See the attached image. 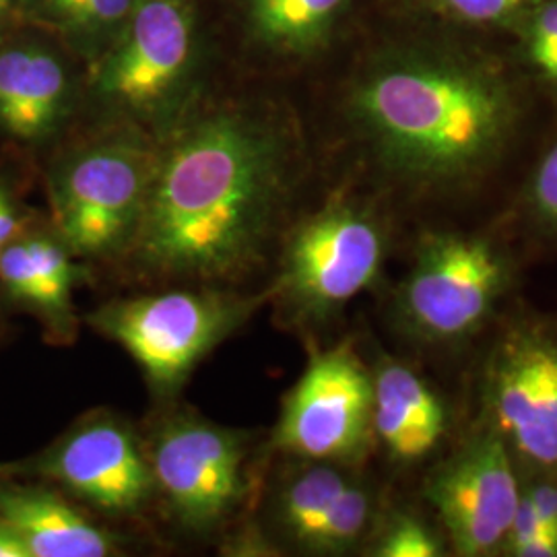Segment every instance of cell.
<instances>
[{
	"instance_id": "6da1fadb",
	"label": "cell",
	"mask_w": 557,
	"mask_h": 557,
	"mask_svg": "<svg viewBox=\"0 0 557 557\" xmlns=\"http://www.w3.org/2000/svg\"><path fill=\"white\" fill-rule=\"evenodd\" d=\"M289 122L223 106L160 149L139 230L119 264L158 285L236 287L277 252L298 184Z\"/></svg>"
},
{
	"instance_id": "7a4b0ae2",
	"label": "cell",
	"mask_w": 557,
	"mask_h": 557,
	"mask_svg": "<svg viewBox=\"0 0 557 557\" xmlns=\"http://www.w3.org/2000/svg\"><path fill=\"white\" fill-rule=\"evenodd\" d=\"M524 96L498 60L442 44H405L368 60L345 116L380 176L418 202H458L515 149Z\"/></svg>"
},
{
	"instance_id": "3957f363",
	"label": "cell",
	"mask_w": 557,
	"mask_h": 557,
	"mask_svg": "<svg viewBox=\"0 0 557 557\" xmlns=\"http://www.w3.org/2000/svg\"><path fill=\"white\" fill-rule=\"evenodd\" d=\"M517 250L498 232L425 230L391 298L388 319L421 349H458L479 337L517 289Z\"/></svg>"
},
{
	"instance_id": "277c9868",
	"label": "cell",
	"mask_w": 557,
	"mask_h": 557,
	"mask_svg": "<svg viewBox=\"0 0 557 557\" xmlns=\"http://www.w3.org/2000/svg\"><path fill=\"white\" fill-rule=\"evenodd\" d=\"M391 248V223L370 200L335 195L292 223L267 287L275 319L312 335L376 285Z\"/></svg>"
},
{
	"instance_id": "5b68a950",
	"label": "cell",
	"mask_w": 557,
	"mask_h": 557,
	"mask_svg": "<svg viewBox=\"0 0 557 557\" xmlns=\"http://www.w3.org/2000/svg\"><path fill=\"white\" fill-rule=\"evenodd\" d=\"M267 304V289L186 285L110 299L85 322L135 359L153 397L170 400L200 361Z\"/></svg>"
},
{
	"instance_id": "8992f818",
	"label": "cell",
	"mask_w": 557,
	"mask_h": 557,
	"mask_svg": "<svg viewBox=\"0 0 557 557\" xmlns=\"http://www.w3.org/2000/svg\"><path fill=\"white\" fill-rule=\"evenodd\" d=\"M160 149L137 128H114L73 149L54 168V232L81 262H116L139 230Z\"/></svg>"
},
{
	"instance_id": "52a82bcc",
	"label": "cell",
	"mask_w": 557,
	"mask_h": 557,
	"mask_svg": "<svg viewBox=\"0 0 557 557\" xmlns=\"http://www.w3.org/2000/svg\"><path fill=\"white\" fill-rule=\"evenodd\" d=\"M156 499L180 529L209 535L250 494V434L195 411H172L145 438Z\"/></svg>"
},
{
	"instance_id": "ba28073f",
	"label": "cell",
	"mask_w": 557,
	"mask_h": 557,
	"mask_svg": "<svg viewBox=\"0 0 557 557\" xmlns=\"http://www.w3.org/2000/svg\"><path fill=\"white\" fill-rule=\"evenodd\" d=\"M481 409L517 467L557 475V320L520 314L499 329L483 363Z\"/></svg>"
},
{
	"instance_id": "9c48e42d",
	"label": "cell",
	"mask_w": 557,
	"mask_h": 557,
	"mask_svg": "<svg viewBox=\"0 0 557 557\" xmlns=\"http://www.w3.org/2000/svg\"><path fill=\"white\" fill-rule=\"evenodd\" d=\"M0 473L50 483L108 518H139L156 499L145 440L108 409L83 416L36 457Z\"/></svg>"
},
{
	"instance_id": "30bf717a",
	"label": "cell",
	"mask_w": 557,
	"mask_h": 557,
	"mask_svg": "<svg viewBox=\"0 0 557 557\" xmlns=\"http://www.w3.org/2000/svg\"><path fill=\"white\" fill-rule=\"evenodd\" d=\"M374 444L372 370L351 343L312 354L283 398L271 450L358 467Z\"/></svg>"
},
{
	"instance_id": "8fae6325",
	"label": "cell",
	"mask_w": 557,
	"mask_h": 557,
	"mask_svg": "<svg viewBox=\"0 0 557 557\" xmlns=\"http://www.w3.org/2000/svg\"><path fill=\"white\" fill-rule=\"evenodd\" d=\"M520 492L512 453L483 421L423 481V498L460 557L502 554Z\"/></svg>"
},
{
	"instance_id": "7c38bea8",
	"label": "cell",
	"mask_w": 557,
	"mask_h": 557,
	"mask_svg": "<svg viewBox=\"0 0 557 557\" xmlns=\"http://www.w3.org/2000/svg\"><path fill=\"white\" fill-rule=\"evenodd\" d=\"M193 41L188 0H137L98 66V98L122 116L160 119L190 71Z\"/></svg>"
},
{
	"instance_id": "4fadbf2b",
	"label": "cell",
	"mask_w": 557,
	"mask_h": 557,
	"mask_svg": "<svg viewBox=\"0 0 557 557\" xmlns=\"http://www.w3.org/2000/svg\"><path fill=\"white\" fill-rule=\"evenodd\" d=\"M83 277L85 267L54 230L29 227L0 255V298L34 314L57 345L79 335L73 292Z\"/></svg>"
},
{
	"instance_id": "5bb4252c",
	"label": "cell",
	"mask_w": 557,
	"mask_h": 557,
	"mask_svg": "<svg viewBox=\"0 0 557 557\" xmlns=\"http://www.w3.org/2000/svg\"><path fill=\"white\" fill-rule=\"evenodd\" d=\"M0 518L32 557H112L122 541L50 483L0 478Z\"/></svg>"
},
{
	"instance_id": "9a60e30c",
	"label": "cell",
	"mask_w": 557,
	"mask_h": 557,
	"mask_svg": "<svg viewBox=\"0 0 557 557\" xmlns=\"http://www.w3.org/2000/svg\"><path fill=\"white\" fill-rule=\"evenodd\" d=\"M374 386V442L398 467L432 457L448 436L450 416L434 386L400 359L380 354L370 366Z\"/></svg>"
},
{
	"instance_id": "2e32d148",
	"label": "cell",
	"mask_w": 557,
	"mask_h": 557,
	"mask_svg": "<svg viewBox=\"0 0 557 557\" xmlns=\"http://www.w3.org/2000/svg\"><path fill=\"white\" fill-rule=\"evenodd\" d=\"M73 81L38 44L0 48V133L21 145L52 139L71 114Z\"/></svg>"
},
{
	"instance_id": "e0dca14e",
	"label": "cell",
	"mask_w": 557,
	"mask_h": 557,
	"mask_svg": "<svg viewBox=\"0 0 557 557\" xmlns=\"http://www.w3.org/2000/svg\"><path fill=\"white\" fill-rule=\"evenodd\" d=\"M294 460L296 465L285 469L275 483L269 506V522L283 543L301 552L331 502L358 478V471L351 465L333 460Z\"/></svg>"
},
{
	"instance_id": "ac0fdd59",
	"label": "cell",
	"mask_w": 557,
	"mask_h": 557,
	"mask_svg": "<svg viewBox=\"0 0 557 557\" xmlns=\"http://www.w3.org/2000/svg\"><path fill=\"white\" fill-rule=\"evenodd\" d=\"M255 38L285 57H308L333 38L349 0H242Z\"/></svg>"
},
{
	"instance_id": "d6986e66",
	"label": "cell",
	"mask_w": 557,
	"mask_h": 557,
	"mask_svg": "<svg viewBox=\"0 0 557 557\" xmlns=\"http://www.w3.org/2000/svg\"><path fill=\"white\" fill-rule=\"evenodd\" d=\"M379 522V494L366 479H354L331 502L319 524L304 543L310 556H343L363 545Z\"/></svg>"
},
{
	"instance_id": "ffe728a7",
	"label": "cell",
	"mask_w": 557,
	"mask_h": 557,
	"mask_svg": "<svg viewBox=\"0 0 557 557\" xmlns=\"http://www.w3.org/2000/svg\"><path fill=\"white\" fill-rule=\"evenodd\" d=\"M41 21L87 48L112 46L137 0H32Z\"/></svg>"
},
{
	"instance_id": "44dd1931",
	"label": "cell",
	"mask_w": 557,
	"mask_h": 557,
	"mask_svg": "<svg viewBox=\"0 0 557 557\" xmlns=\"http://www.w3.org/2000/svg\"><path fill=\"white\" fill-rule=\"evenodd\" d=\"M518 225L541 246L557 248V135L524 180L517 200Z\"/></svg>"
},
{
	"instance_id": "7402d4cb",
	"label": "cell",
	"mask_w": 557,
	"mask_h": 557,
	"mask_svg": "<svg viewBox=\"0 0 557 557\" xmlns=\"http://www.w3.org/2000/svg\"><path fill=\"white\" fill-rule=\"evenodd\" d=\"M370 539L368 554L374 557H440L448 554L444 535L411 510H397L382 518Z\"/></svg>"
},
{
	"instance_id": "603a6c76",
	"label": "cell",
	"mask_w": 557,
	"mask_h": 557,
	"mask_svg": "<svg viewBox=\"0 0 557 557\" xmlns=\"http://www.w3.org/2000/svg\"><path fill=\"white\" fill-rule=\"evenodd\" d=\"M539 2L543 0H418L423 11L440 21L471 27L518 25Z\"/></svg>"
},
{
	"instance_id": "cb8c5ba5",
	"label": "cell",
	"mask_w": 557,
	"mask_h": 557,
	"mask_svg": "<svg viewBox=\"0 0 557 557\" xmlns=\"http://www.w3.org/2000/svg\"><path fill=\"white\" fill-rule=\"evenodd\" d=\"M524 54L541 79L557 89V0H543L518 23Z\"/></svg>"
},
{
	"instance_id": "d4e9b609",
	"label": "cell",
	"mask_w": 557,
	"mask_h": 557,
	"mask_svg": "<svg viewBox=\"0 0 557 557\" xmlns=\"http://www.w3.org/2000/svg\"><path fill=\"white\" fill-rule=\"evenodd\" d=\"M29 230L27 213L20 207L7 184L0 182V255L4 248Z\"/></svg>"
},
{
	"instance_id": "484cf974",
	"label": "cell",
	"mask_w": 557,
	"mask_h": 557,
	"mask_svg": "<svg viewBox=\"0 0 557 557\" xmlns=\"http://www.w3.org/2000/svg\"><path fill=\"white\" fill-rule=\"evenodd\" d=\"M552 478L554 475H535V481L529 487H522V492L537 508L547 531L557 537V483Z\"/></svg>"
},
{
	"instance_id": "4316f807",
	"label": "cell",
	"mask_w": 557,
	"mask_h": 557,
	"mask_svg": "<svg viewBox=\"0 0 557 557\" xmlns=\"http://www.w3.org/2000/svg\"><path fill=\"white\" fill-rule=\"evenodd\" d=\"M506 556L512 557H557V537L552 533H541L515 545Z\"/></svg>"
},
{
	"instance_id": "83f0119b",
	"label": "cell",
	"mask_w": 557,
	"mask_h": 557,
	"mask_svg": "<svg viewBox=\"0 0 557 557\" xmlns=\"http://www.w3.org/2000/svg\"><path fill=\"white\" fill-rule=\"evenodd\" d=\"M0 557H32L17 533L0 518Z\"/></svg>"
},
{
	"instance_id": "f1b7e54d",
	"label": "cell",
	"mask_w": 557,
	"mask_h": 557,
	"mask_svg": "<svg viewBox=\"0 0 557 557\" xmlns=\"http://www.w3.org/2000/svg\"><path fill=\"white\" fill-rule=\"evenodd\" d=\"M11 4H13V0H0V17L11 9Z\"/></svg>"
}]
</instances>
